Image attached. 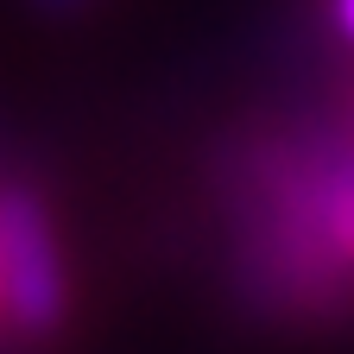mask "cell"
Here are the masks:
<instances>
[{"instance_id": "cell-1", "label": "cell", "mask_w": 354, "mask_h": 354, "mask_svg": "<svg viewBox=\"0 0 354 354\" xmlns=\"http://www.w3.org/2000/svg\"><path fill=\"white\" fill-rule=\"evenodd\" d=\"M0 297H7L13 323L44 335L57 317H64V253H57V228L51 215H44V203L13 184L0 190Z\"/></svg>"}, {"instance_id": "cell-2", "label": "cell", "mask_w": 354, "mask_h": 354, "mask_svg": "<svg viewBox=\"0 0 354 354\" xmlns=\"http://www.w3.org/2000/svg\"><path fill=\"white\" fill-rule=\"evenodd\" d=\"M82 7H88V0H32V13H44V19H70Z\"/></svg>"}]
</instances>
